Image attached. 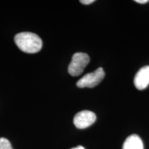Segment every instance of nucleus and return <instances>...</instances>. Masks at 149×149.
Wrapping results in <instances>:
<instances>
[{
	"label": "nucleus",
	"mask_w": 149,
	"mask_h": 149,
	"mask_svg": "<svg viewBox=\"0 0 149 149\" xmlns=\"http://www.w3.org/2000/svg\"><path fill=\"white\" fill-rule=\"evenodd\" d=\"M15 42L21 51L26 53H36L42 48L41 38L33 33H18L15 37Z\"/></svg>",
	"instance_id": "obj_1"
},
{
	"label": "nucleus",
	"mask_w": 149,
	"mask_h": 149,
	"mask_svg": "<svg viewBox=\"0 0 149 149\" xmlns=\"http://www.w3.org/2000/svg\"><path fill=\"white\" fill-rule=\"evenodd\" d=\"M134 84L138 90H144L149 84V66L140 68L134 78Z\"/></svg>",
	"instance_id": "obj_5"
},
{
	"label": "nucleus",
	"mask_w": 149,
	"mask_h": 149,
	"mask_svg": "<svg viewBox=\"0 0 149 149\" xmlns=\"http://www.w3.org/2000/svg\"><path fill=\"white\" fill-rule=\"evenodd\" d=\"M96 115L90 111H82L77 113L74 117L73 123L74 126L79 129H84L95 122Z\"/></svg>",
	"instance_id": "obj_4"
},
{
	"label": "nucleus",
	"mask_w": 149,
	"mask_h": 149,
	"mask_svg": "<svg viewBox=\"0 0 149 149\" xmlns=\"http://www.w3.org/2000/svg\"><path fill=\"white\" fill-rule=\"evenodd\" d=\"M0 149H13L10 142L4 137L0 138Z\"/></svg>",
	"instance_id": "obj_7"
},
{
	"label": "nucleus",
	"mask_w": 149,
	"mask_h": 149,
	"mask_svg": "<svg viewBox=\"0 0 149 149\" xmlns=\"http://www.w3.org/2000/svg\"><path fill=\"white\" fill-rule=\"evenodd\" d=\"M122 149H144V144L139 136L131 135L126 139Z\"/></svg>",
	"instance_id": "obj_6"
},
{
	"label": "nucleus",
	"mask_w": 149,
	"mask_h": 149,
	"mask_svg": "<svg viewBox=\"0 0 149 149\" xmlns=\"http://www.w3.org/2000/svg\"><path fill=\"white\" fill-rule=\"evenodd\" d=\"M105 76L103 68H99L94 72L85 74L77 82L79 88H93L102 81Z\"/></svg>",
	"instance_id": "obj_3"
},
{
	"label": "nucleus",
	"mask_w": 149,
	"mask_h": 149,
	"mask_svg": "<svg viewBox=\"0 0 149 149\" xmlns=\"http://www.w3.org/2000/svg\"><path fill=\"white\" fill-rule=\"evenodd\" d=\"M90 57L84 53H76L72 55L71 62L68 66V72L70 75L79 76L84 71L85 67L88 64Z\"/></svg>",
	"instance_id": "obj_2"
},
{
	"label": "nucleus",
	"mask_w": 149,
	"mask_h": 149,
	"mask_svg": "<svg viewBox=\"0 0 149 149\" xmlns=\"http://www.w3.org/2000/svg\"><path fill=\"white\" fill-rule=\"evenodd\" d=\"M70 149H85L84 148L83 146H76V147H74V148H72Z\"/></svg>",
	"instance_id": "obj_10"
},
{
	"label": "nucleus",
	"mask_w": 149,
	"mask_h": 149,
	"mask_svg": "<svg viewBox=\"0 0 149 149\" xmlns=\"http://www.w3.org/2000/svg\"><path fill=\"white\" fill-rule=\"evenodd\" d=\"M95 1V0H81L80 2L83 4L85 5H88V4H91V3H93Z\"/></svg>",
	"instance_id": "obj_8"
},
{
	"label": "nucleus",
	"mask_w": 149,
	"mask_h": 149,
	"mask_svg": "<svg viewBox=\"0 0 149 149\" xmlns=\"http://www.w3.org/2000/svg\"><path fill=\"white\" fill-rule=\"evenodd\" d=\"M135 2L139 3H146L148 2V0H135Z\"/></svg>",
	"instance_id": "obj_9"
}]
</instances>
